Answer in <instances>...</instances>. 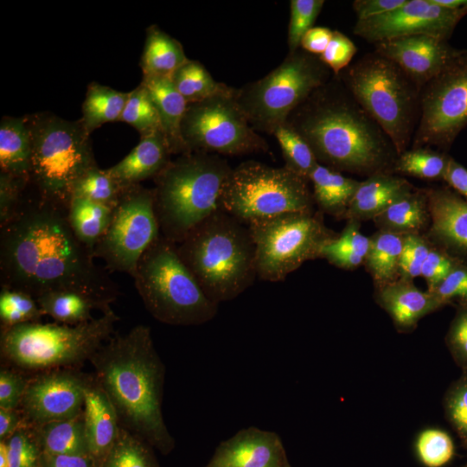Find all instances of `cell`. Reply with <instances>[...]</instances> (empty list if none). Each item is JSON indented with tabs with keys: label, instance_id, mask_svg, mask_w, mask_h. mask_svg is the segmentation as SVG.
Segmentation results:
<instances>
[{
	"label": "cell",
	"instance_id": "obj_3",
	"mask_svg": "<svg viewBox=\"0 0 467 467\" xmlns=\"http://www.w3.org/2000/svg\"><path fill=\"white\" fill-rule=\"evenodd\" d=\"M348 252L326 232L269 233L232 267V312L242 353L267 367L330 315L335 276Z\"/></svg>",
	"mask_w": 467,
	"mask_h": 467
},
{
	"label": "cell",
	"instance_id": "obj_12",
	"mask_svg": "<svg viewBox=\"0 0 467 467\" xmlns=\"http://www.w3.org/2000/svg\"><path fill=\"white\" fill-rule=\"evenodd\" d=\"M212 128L232 156L241 178L243 198L251 208L257 229L276 232L272 186L281 164V152L261 130L256 116L216 113Z\"/></svg>",
	"mask_w": 467,
	"mask_h": 467
},
{
	"label": "cell",
	"instance_id": "obj_22",
	"mask_svg": "<svg viewBox=\"0 0 467 467\" xmlns=\"http://www.w3.org/2000/svg\"><path fill=\"white\" fill-rule=\"evenodd\" d=\"M45 272L0 259V337L11 333L32 303Z\"/></svg>",
	"mask_w": 467,
	"mask_h": 467
},
{
	"label": "cell",
	"instance_id": "obj_27",
	"mask_svg": "<svg viewBox=\"0 0 467 467\" xmlns=\"http://www.w3.org/2000/svg\"><path fill=\"white\" fill-rule=\"evenodd\" d=\"M463 272H465V275H467V260L465 265H463Z\"/></svg>",
	"mask_w": 467,
	"mask_h": 467
},
{
	"label": "cell",
	"instance_id": "obj_14",
	"mask_svg": "<svg viewBox=\"0 0 467 467\" xmlns=\"http://www.w3.org/2000/svg\"><path fill=\"white\" fill-rule=\"evenodd\" d=\"M282 90L266 60L229 38L221 45L212 103L216 113L254 115Z\"/></svg>",
	"mask_w": 467,
	"mask_h": 467
},
{
	"label": "cell",
	"instance_id": "obj_11",
	"mask_svg": "<svg viewBox=\"0 0 467 467\" xmlns=\"http://www.w3.org/2000/svg\"><path fill=\"white\" fill-rule=\"evenodd\" d=\"M256 221L242 195L212 205L211 213L187 238L160 254L186 282L234 266L256 243Z\"/></svg>",
	"mask_w": 467,
	"mask_h": 467
},
{
	"label": "cell",
	"instance_id": "obj_5",
	"mask_svg": "<svg viewBox=\"0 0 467 467\" xmlns=\"http://www.w3.org/2000/svg\"><path fill=\"white\" fill-rule=\"evenodd\" d=\"M465 272L429 250L371 241L350 252L335 276L330 316L370 337L430 319L467 318Z\"/></svg>",
	"mask_w": 467,
	"mask_h": 467
},
{
	"label": "cell",
	"instance_id": "obj_15",
	"mask_svg": "<svg viewBox=\"0 0 467 467\" xmlns=\"http://www.w3.org/2000/svg\"><path fill=\"white\" fill-rule=\"evenodd\" d=\"M169 313L122 296H109L104 304L101 326L107 343L117 359L140 379L164 337Z\"/></svg>",
	"mask_w": 467,
	"mask_h": 467
},
{
	"label": "cell",
	"instance_id": "obj_4",
	"mask_svg": "<svg viewBox=\"0 0 467 467\" xmlns=\"http://www.w3.org/2000/svg\"><path fill=\"white\" fill-rule=\"evenodd\" d=\"M47 212L45 276L64 296L103 310L113 275L144 250L122 183L73 169L38 174Z\"/></svg>",
	"mask_w": 467,
	"mask_h": 467
},
{
	"label": "cell",
	"instance_id": "obj_6",
	"mask_svg": "<svg viewBox=\"0 0 467 467\" xmlns=\"http://www.w3.org/2000/svg\"><path fill=\"white\" fill-rule=\"evenodd\" d=\"M340 129L308 150L282 156L272 186L278 230L358 234L401 227L400 212L378 192Z\"/></svg>",
	"mask_w": 467,
	"mask_h": 467
},
{
	"label": "cell",
	"instance_id": "obj_20",
	"mask_svg": "<svg viewBox=\"0 0 467 467\" xmlns=\"http://www.w3.org/2000/svg\"><path fill=\"white\" fill-rule=\"evenodd\" d=\"M180 182L189 183L217 204L242 195L241 178L220 135L213 128L193 140Z\"/></svg>",
	"mask_w": 467,
	"mask_h": 467
},
{
	"label": "cell",
	"instance_id": "obj_17",
	"mask_svg": "<svg viewBox=\"0 0 467 467\" xmlns=\"http://www.w3.org/2000/svg\"><path fill=\"white\" fill-rule=\"evenodd\" d=\"M256 119L282 156L308 150L340 130L322 121L303 95L285 88L261 107Z\"/></svg>",
	"mask_w": 467,
	"mask_h": 467
},
{
	"label": "cell",
	"instance_id": "obj_28",
	"mask_svg": "<svg viewBox=\"0 0 467 467\" xmlns=\"http://www.w3.org/2000/svg\"><path fill=\"white\" fill-rule=\"evenodd\" d=\"M160 467H171V466H169V465H168V462H167V463H164V465L160 466Z\"/></svg>",
	"mask_w": 467,
	"mask_h": 467
},
{
	"label": "cell",
	"instance_id": "obj_1",
	"mask_svg": "<svg viewBox=\"0 0 467 467\" xmlns=\"http://www.w3.org/2000/svg\"><path fill=\"white\" fill-rule=\"evenodd\" d=\"M101 312L43 275L26 315L0 337L2 432L52 450L82 436H115L165 460L180 441L177 429L113 355Z\"/></svg>",
	"mask_w": 467,
	"mask_h": 467
},
{
	"label": "cell",
	"instance_id": "obj_8",
	"mask_svg": "<svg viewBox=\"0 0 467 467\" xmlns=\"http://www.w3.org/2000/svg\"><path fill=\"white\" fill-rule=\"evenodd\" d=\"M467 142V81L450 72L399 115L359 134L356 152L384 198L410 202Z\"/></svg>",
	"mask_w": 467,
	"mask_h": 467
},
{
	"label": "cell",
	"instance_id": "obj_23",
	"mask_svg": "<svg viewBox=\"0 0 467 467\" xmlns=\"http://www.w3.org/2000/svg\"><path fill=\"white\" fill-rule=\"evenodd\" d=\"M435 5L431 67L438 79L451 72L454 55L467 43V0H438Z\"/></svg>",
	"mask_w": 467,
	"mask_h": 467
},
{
	"label": "cell",
	"instance_id": "obj_10",
	"mask_svg": "<svg viewBox=\"0 0 467 467\" xmlns=\"http://www.w3.org/2000/svg\"><path fill=\"white\" fill-rule=\"evenodd\" d=\"M370 337L391 420L425 422L457 393L467 391V318L383 328Z\"/></svg>",
	"mask_w": 467,
	"mask_h": 467
},
{
	"label": "cell",
	"instance_id": "obj_7",
	"mask_svg": "<svg viewBox=\"0 0 467 467\" xmlns=\"http://www.w3.org/2000/svg\"><path fill=\"white\" fill-rule=\"evenodd\" d=\"M202 430L223 467H327L266 379L239 353L209 389Z\"/></svg>",
	"mask_w": 467,
	"mask_h": 467
},
{
	"label": "cell",
	"instance_id": "obj_24",
	"mask_svg": "<svg viewBox=\"0 0 467 467\" xmlns=\"http://www.w3.org/2000/svg\"><path fill=\"white\" fill-rule=\"evenodd\" d=\"M0 467H63L50 445L30 436L2 432Z\"/></svg>",
	"mask_w": 467,
	"mask_h": 467
},
{
	"label": "cell",
	"instance_id": "obj_9",
	"mask_svg": "<svg viewBox=\"0 0 467 467\" xmlns=\"http://www.w3.org/2000/svg\"><path fill=\"white\" fill-rule=\"evenodd\" d=\"M241 352L230 284L211 276L186 282L140 383L155 389L161 407L199 416L209 389Z\"/></svg>",
	"mask_w": 467,
	"mask_h": 467
},
{
	"label": "cell",
	"instance_id": "obj_13",
	"mask_svg": "<svg viewBox=\"0 0 467 467\" xmlns=\"http://www.w3.org/2000/svg\"><path fill=\"white\" fill-rule=\"evenodd\" d=\"M47 212L39 175H5L0 186L2 259L45 272Z\"/></svg>",
	"mask_w": 467,
	"mask_h": 467
},
{
	"label": "cell",
	"instance_id": "obj_25",
	"mask_svg": "<svg viewBox=\"0 0 467 467\" xmlns=\"http://www.w3.org/2000/svg\"><path fill=\"white\" fill-rule=\"evenodd\" d=\"M430 184L460 212L467 223V142L435 171Z\"/></svg>",
	"mask_w": 467,
	"mask_h": 467
},
{
	"label": "cell",
	"instance_id": "obj_19",
	"mask_svg": "<svg viewBox=\"0 0 467 467\" xmlns=\"http://www.w3.org/2000/svg\"><path fill=\"white\" fill-rule=\"evenodd\" d=\"M409 202L422 223L426 250L463 270L467 260L465 218L430 183L418 190Z\"/></svg>",
	"mask_w": 467,
	"mask_h": 467
},
{
	"label": "cell",
	"instance_id": "obj_16",
	"mask_svg": "<svg viewBox=\"0 0 467 467\" xmlns=\"http://www.w3.org/2000/svg\"><path fill=\"white\" fill-rule=\"evenodd\" d=\"M192 144L193 140L175 137L160 129L135 126L125 153L121 180L129 195L137 201L158 184L180 182Z\"/></svg>",
	"mask_w": 467,
	"mask_h": 467
},
{
	"label": "cell",
	"instance_id": "obj_21",
	"mask_svg": "<svg viewBox=\"0 0 467 467\" xmlns=\"http://www.w3.org/2000/svg\"><path fill=\"white\" fill-rule=\"evenodd\" d=\"M63 467H160V460L134 442L115 436L92 435L70 439L54 448Z\"/></svg>",
	"mask_w": 467,
	"mask_h": 467
},
{
	"label": "cell",
	"instance_id": "obj_2",
	"mask_svg": "<svg viewBox=\"0 0 467 467\" xmlns=\"http://www.w3.org/2000/svg\"><path fill=\"white\" fill-rule=\"evenodd\" d=\"M265 374L306 441L326 457L356 447L386 417L371 337L333 316L294 340Z\"/></svg>",
	"mask_w": 467,
	"mask_h": 467
},
{
	"label": "cell",
	"instance_id": "obj_18",
	"mask_svg": "<svg viewBox=\"0 0 467 467\" xmlns=\"http://www.w3.org/2000/svg\"><path fill=\"white\" fill-rule=\"evenodd\" d=\"M184 282L160 254L144 250L133 254L113 275L109 296H122L147 306L174 308Z\"/></svg>",
	"mask_w": 467,
	"mask_h": 467
},
{
	"label": "cell",
	"instance_id": "obj_26",
	"mask_svg": "<svg viewBox=\"0 0 467 467\" xmlns=\"http://www.w3.org/2000/svg\"><path fill=\"white\" fill-rule=\"evenodd\" d=\"M451 72L467 81V43L457 51L451 64Z\"/></svg>",
	"mask_w": 467,
	"mask_h": 467
}]
</instances>
